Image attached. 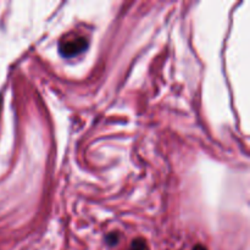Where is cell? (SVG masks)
I'll return each mask as SVG.
<instances>
[{
    "mask_svg": "<svg viewBox=\"0 0 250 250\" xmlns=\"http://www.w3.org/2000/svg\"><path fill=\"white\" fill-rule=\"evenodd\" d=\"M129 250H148V246H146V242L144 239L137 238L132 242Z\"/></svg>",
    "mask_w": 250,
    "mask_h": 250,
    "instance_id": "cell-2",
    "label": "cell"
},
{
    "mask_svg": "<svg viewBox=\"0 0 250 250\" xmlns=\"http://www.w3.org/2000/svg\"><path fill=\"white\" fill-rule=\"evenodd\" d=\"M107 242H109V244H111V246H115V244L117 243V236H116V234L112 233L111 236L107 238Z\"/></svg>",
    "mask_w": 250,
    "mask_h": 250,
    "instance_id": "cell-3",
    "label": "cell"
},
{
    "mask_svg": "<svg viewBox=\"0 0 250 250\" xmlns=\"http://www.w3.org/2000/svg\"><path fill=\"white\" fill-rule=\"evenodd\" d=\"M88 48L87 38L81 36L72 37V38L63 39L59 44V51L61 55L66 59L73 58V56L80 55L81 53Z\"/></svg>",
    "mask_w": 250,
    "mask_h": 250,
    "instance_id": "cell-1",
    "label": "cell"
},
{
    "mask_svg": "<svg viewBox=\"0 0 250 250\" xmlns=\"http://www.w3.org/2000/svg\"><path fill=\"white\" fill-rule=\"evenodd\" d=\"M192 250H208V249L205 248L204 246H202V244H198V246H195Z\"/></svg>",
    "mask_w": 250,
    "mask_h": 250,
    "instance_id": "cell-4",
    "label": "cell"
}]
</instances>
